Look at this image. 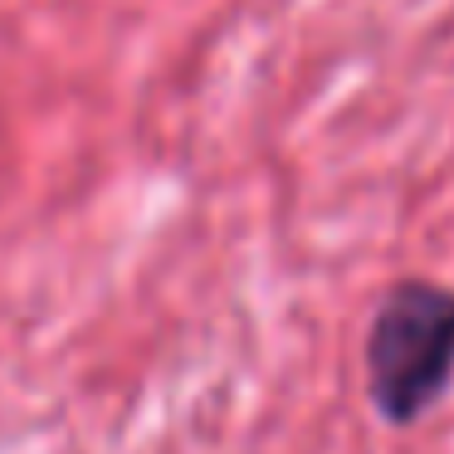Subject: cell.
<instances>
[{"label": "cell", "mask_w": 454, "mask_h": 454, "mask_svg": "<svg viewBox=\"0 0 454 454\" xmlns=\"http://www.w3.org/2000/svg\"><path fill=\"white\" fill-rule=\"evenodd\" d=\"M454 381V288L395 284L366 333V395L391 425H411Z\"/></svg>", "instance_id": "cell-1"}]
</instances>
